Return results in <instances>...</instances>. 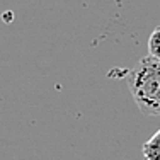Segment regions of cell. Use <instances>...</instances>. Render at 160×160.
<instances>
[{"label": "cell", "instance_id": "obj_1", "mask_svg": "<svg viewBox=\"0 0 160 160\" xmlns=\"http://www.w3.org/2000/svg\"><path fill=\"white\" fill-rule=\"evenodd\" d=\"M128 87L145 116H160V60L143 56L129 72Z\"/></svg>", "mask_w": 160, "mask_h": 160}, {"label": "cell", "instance_id": "obj_2", "mask_svg": "<svg viewBox=\"0 0 160 160\" xmlns=\"http://www.w3.org/2000/svg\"><path fill=\"white\" fill-rule=\"evenodd\" d=\"M143 157L147 160H160V129L143 145Z\"/></svg>", "mask_w": 160, "mask_h": 160}, {"label": "cell", "instance_id": "obj_3", "mask_svg": "<svg viewBox=\"0 0 160 160\" xmlns=\"http://www.w3.org/2000/svg\"><path fill=\"white\" fill-rule=\"evenodd\" d=\"M148 56L160 60V26L155 28L148 38Z\"/></svg>", "mask_w": 160, "mask_h": 160}]
</instances>
